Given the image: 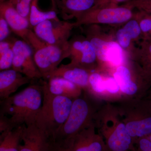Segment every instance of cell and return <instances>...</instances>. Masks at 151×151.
Listing matches in <instances>:
<instances>
[{
    "label": "cell",
    "mask_w": 151,
    "mask_h": 151,
    "mask_svg": "<svg viewBox=\"0 0 151 151\" xmlns=\"http://www.w3.org/2000/svg\"><path fill=\"white\" fill-rule=\"evenodd\" d=\"M43 97L42 85L32 84L19 93L1 100L0 133L35 123L42 106Z\"/></svg>",
    "instance_id": "obj_1"
},
{
    "label": "cell",
    "mask_w": 151,
    "mask_h": 151,
    "mask_svg": "<svg viewBox=\"0 0 151 151\" xmlns=\"http://www.w3.org/2000/svg\"><path fill=\"white\" fill-rule=\"evenodd\" d=\"M43 102L36 122L53 140L67 120L74 99L43 92Z\"/></svg>",
    "instance_id": "obj_2"
},
{
    "label": "cell",
    "mask_w": 151,
    "mask_h": 151,
    "mask_svg": "<svg viewBox=\"0 0 151 151\" xmlns=\"http://www.w3.org/2000/svg\"><path fill=\"white\" fill-rule=\"evenodd\" d=\"M93 109L85 96L73 100L69 116L55 135L52 142L65 147L76 135L92 124Z\"/></svg>",
    "instance_id": "obj_3"
},
{
    "label": "cell",
    "mask_w": 151,
    "mask_h": 151,
    "mask_svg": "<svg viewBox=\"0 0 151 151\" xmlns=\"http://www.w3.org/2000/svg\"><path fill=\"white\" fill-rule=\"evenodd\" d=\"M27 40L36 65L45 79L48 78L63 60L69 57V42L65 45L50 44L41 40L31 29Z\"/></svg>",
    "instance_id": "obj_4"
},
{
    "label": "cell",
    "mask_w": 151,
    "mask_h": 151,
    "mask_svg": "<svg viewBox=\"0 0 151 151\" xmlns=\"http://www.w3.org/2000/svg\"><path fill=\"white\" fill-rule=\"evenodd\" d=\"M133 9L122 5L116 6L92 8L76 18V27L92 24H119L133 18Z\"/></svg>",
    "instance_id": "obj_5"
},
{
    "label": "cell",
    "mask_w": 151,
    "mask_h": 151,
    "mask_svg": "<svg viewBox=\"0 0 151 151\" xmlns=\"http://www.w3.org/2000/svg\"><path fill=\"white\" fill-rule=\"evenodd\" d=\"M75 27L74 22L47 20L37 25L33 28V31L38 37L46 43L65 45L69 42L71 31Z\"/></svg>",
    "instance_id": "obj_6"
},
{
    "label": "cell",
    "mask_w": 151,
    "mask_h": 151,
    "mask_svg": "<svg viewBox=\"0 0 151 151\" xmlns=\"http://www.w3.org/2000/svg\"><path fill=\"white\" fill-rule=\"evenodd\" d=\"M14 52L12 68L25 76L31 80L42 78L36 65L31 47L24 40H10Z\"/></svg>",
    "instance_id": "obj_7"
},
{
    "label": "cell",
    "mask_w": 151,
    "mask_h": 151,
    "mask_svg": "<svg viewBox=\"0 0 151 151\" xmlns=\"http://www.w3.org/2000/svg\"><path fill=\"white\" fill-rule=\"evenodd\" d=\"M19 151H49L52 142L50 136L36 122L25 125Z\"/></svg>",
    "instance_id": "obj_8"
},
{
    "label": "cell",
    "mask_w": 151,
    "mask_h": 151,
    "mask_svg": "<svg viewBox=\"0 0 151 151\" xmlns=\"http://www.w3.org/2000/svg\"><path fill=\"white\" fill-rule=\"evenodd\" d=\"M92 124L70 141L64 147L67 151H109L102 137L95 134Z\"/></svg>",
    "instance_id": "obj_9"
},
{
    "label": "cell",
    "mask_w": 151,
    "mask_h": 151,
    "mask_svg": "<svg viewBox=\"0 0 151 151\" xmlns=\"http://www.w3.org/2000/svg\"><path fill=\"white\" fill-rule=\"evenodd\" d=\"M0 15L5 19L11 30L28 44V35L31 29L29 20L19 13L7 0H1Z\"/></svg>",
    "instance_id": "obj_10"
},
{
    "label": "cell",
    "mask_w": 151,
    "mask_h": 151,
    "mask_svg": "<svg viewBox=\"0 0 151 151\" xmlns=\"http://www.w3.org/2000/svg\"><path fill=\"white\" fill-rule=\"evenodd\" d=\"M104 136L109 151H129L134 149L135 141L128 133L124 123L116 124L114 129L105 132Z\"/></svg>",
    "instance_id": "obj_11"
},
{
    "label": "cell",
    "mask_w": 151,
    "mask_h": 151,
    "mask_svg": "<svg viewBox=\"0 0 151 151\" xmlns=\"http://www.w3.org/2000/svg\"><path fill=\"white\" fill-rule=\"evenodd\" d=\"M92 70L73 63L62 64L50 74L48 78L58 77L64 78L82 89L88 88L89 77Z\"/></svg>",
    "instance_id": "obj_12"
},
{
    "label": "cell",
    "mask_w": 151,
    "mask_h": 151,
    "mask_svg": "<svg viewBox=\"0 0 151 151\" xmlns=\"http://www.w3.org/2000/svg\"><path fill=\"white\" fill-rule=\"evenodd\" d=\"M44 81L42 91L53 96H63L74 99L81 95L82 88L61 77H51Z\"/></svg>",
    "instance_id": "obj_13"
},
{
    "label": "cell",
    "mask_w": 151,
    "mask_h": 151,
    "mask_svg": "<svg viewBox=\"0 0 151 151\" xmlns=\"http://www.w3.org/2000/svg\"><path fill=\"white\" fill-rule=\"evenodd\" d=\"M30 78L13 69L0 72V99L4 100L12 96L21 86L31 81Z\"/></svg>",
    "instance_id": "obj_14"
},
{
    "label": "cell",
    "mask_w": 151,
    "mask_h": 151,
    "mask_svg": "<svg viewBox=\"0 0 151 151\" xmlns=\"http://www.w3.org/2000/svg\"><path fill=\"white\" fill-rule=\"evenodd\" d=\"M115 37L120 46L129 53L134 47V42L142 40V32L137 20L133 17L117 31Z\"/></svg>",
    "instance_id": "obj_15"
},
{
    "label": "cell",
    "mask_w": 151,
    "mask_h": 151,
    "mask_svg": "<svg viewBox=\"0 0 151 151\" xmlns=\"http://www.w3.org/2000/svg\"><path fill=\"white\" fill-rule=\"evenodd\" d=\"M69 57L70 63L84 65L92 60L94 51L89 40L84 38H76L69 41Z\"/></svg>",
    "instance_id": "obj_16"
},
{
    "label": "cell",
    "mask_w": 151,
    "mask_h": 151,
    "mask_svg": "<svg viewBox=\"0 0 151 151\" xmlns=\"http://www.w3.org/2000/svg\"><path fill=\"white\" fill-rule=\"evenodd\" d=\"M97 0H55L62 18L65 21L78 17L89 10Z\"/></svg>",
    "instance_id": "obj_17"
},
{
    "label": "cell",
    "mask_w": 151,
    "mask_h": 151,
    "mask_svg": "<svg viewBox=\"0 0 151 151\" xmlns=\"http://www.w3.org/2000/svg\"><path fill=\"white\" fill-rule=\"evenodd\" d=\"M126 125L128 133L136 142L138 139L151 134V111L145 107L140 119L129 122Z\"/></svg>",
    "instance_id": "obj_18"
},
{
    "label": "cell",
    "mask_w": 151,
    "mask_h": 151,
    "mask_svg": "<svg viewBox=\"0 0 151 151\" xmlns=\"http://www.w3.org/2000/svg\"><path fill=\"white\" fill-rule=\"evenodd\" d=\"M129 53L130 59L151 74V40H141Z\"/></svg>",
    "instance_id": "obj_19"
},
{
    "label": "cell",
    "mask_w": 151,
    "mask_h": 151,
    "mask_svg": "<svg viewBox=\"0 0 151 151\" xmlns=\"http://www.w3.org/2000/svg\"><path fill=\"white\" fill-rule=\"evenodd\" d=\"M113 77L119 84L121 91L124 94L134 95L140 88L133 79L130 68L127 65L123 64L116 68Z\"/></svg>",
    "instance_id": "obj_20"
},
{
    "label": "cell",
    "mask_w": 151,
    "mask_h": 151,
    "mask_svg": "<svg viewBox=\"0 0 151 151\" xmlns=\"http://www.w3.org/2000/svg\"><path fill=\"white\" fill-rule=\"evenodd\" d=\"M25 125L19 126L0 135V151H19L23 131Z\"/></svg>",
    "instance_id": "obj_21"
},
{
    "label": "cell",
    "mask_w": 151,
    "mask_h": 151,
    "mask_svg": "<svg viewBox=\"0 0 151 151\" xmlns=\"http://www.w3.org/2000/svg\"><path fill=\"white\" fill-rule=\"evenodd\" d=\"M106 63L119 67L124 64L125 56L124 50L116 40L111 42L106 54Z\"/></svg>",
    "instance_id": "obj_22"
},
{
    "label": "cell",
    "mask_w": 151,
    "mask_h": 151,
    "mask_svg": "<svg viewBox=\"0 0 151 151\" xmlns=\"http://www.w3.org/2000/svg\"><path fill=\"white\" fill-rule=\"evenodd\" d=\"M14 52L10 40L0 42V70L10 69L12 66Z\"/></svg>",
    "instance_id": "obj_23"
},
{
    "label": "cell",
    "mask_w": 151,
    "mask_h": 151,
    "mask_svg": "<svg viewBox=\"0 0 151 151\" xmlns=\"http://www.w3.org/2000/svg\"><path fill=\"white\" fill-rule=\"evenodd\" d=\"M134 17L139 24L142 40H151V14L138 10L134 13Z\"/></svg>",
    "instance_id": "obj_24"
},
{
    "label": "cell",
    "mask_w": 151,
    "mask_h": 151,
    "mask_svg": "<svg viewBox=\"0 0 151 151\" xmlns=\"http://www.w3.org/2000/svg\"><path fill=\"white\" fill-rule=\"evenodd\" d=\"M97 93H102L105 91V80L99 72H92L89 77L88 88Z\"/></svg>",
    "instance_id": "obj_25"
},
{
    "label": "cell",
    "mask_w": 151,
    "mask_h": 151,
    "mask_svg": "<svg viewBox=\"0 0 151 151\" xmlns=\"http://www.w3.org/2000/svg\"><path fill=\"white\" fill-rule=\"evenodd\" d=\"M18 12L29 20L31 6L33 0H7Z\"/></svg>",
    "instance_id": "obj_26"
},
{
    "label": "cell",
    "mask_w": 151,
    "mask_h": 151,
    "mask_svg": "<svg viewBox=\"0 0 151 151\" xmlns=\"http://www.w3.org/2000/svg\"><path fill=\"white\" fill-rule=\"evenodd\" d=\"M123 5L132 9H137L139 11L151 14V0H129Z\"/></svg>",
    "instance_id": "obj_27"
},
{
    "label": "cell",
    "mask_w": 151,
    "mask_h": 151,
    "mask_svg": "<svg viewBox=\"0 0 151 151\" xmlns=\"http://www.w3.org/2000/svg\"><path fill=\"white\" fill-rule=\"evenodd\" d=\"M137 151H151V134L136 141Z\"/></svg>",
    "instance_id": "obj_28"
},
{
    "label": "cell",
    "mask_w": 151,
    "mask_h": 151,
    "mask_svg": "<svg viewBox=\"0 0 151 151\" xmlns=\"http://www.w3.org/2000/svg\"><path fill=\"white\" fill-rule=\"evenodd\" d=\"M105 90L111 94L118 93L120 89V86L114 77H110L105 79Z\"/></svg>",
    "instance_id": "obj_29"
},
{
    "label": "cell",
    "mask_w": 151,
    "mask_h": 151,
    "mask_svg": "<svg viewBox=\"0 0 151 151\" xmlns=\"http://www.w3.org/2000/svg\"><path fill=\"white\" fill-rule=\"evenodd\" d=\"M11 29L4 17L0 15V41L6 40L10 34Z\"/></svg>",
    "instance_id": "obj_30"
},
{
    "label": "cell",
    "mask_w": 151,
    "mask_h": 151,
    "mask_svg": "<svg viewBox=\"0 0 151 151\" xmlns=\"http://www.w3.org/2000/svg\"><path fill=\"white\" fill-rule=\"evenodd\" d=\"M129 0H97L95 5L92 8H101L104 7L116 6L119 4L125 3Z\"/></svg>",
    "instance_id": "obj_31"
},
{
    "label": "cell",
    "mask_w": 151,
    "mask_h": 151,
    "mask_svg": "<svg viewBox=\"0 0 151 151\" xmlns=\"http://www.w3.org/2000/svg\"><path fill=\"white\" fill-rule=\"evenodd\" d=\"M49 151H67V150L65 148L55 143L52 142Z\"/></svg>",
    "instance_id": "obj_32"
},
{
    "label": "cell",
    "mask_w": 151,
    "mask_h": 151,
    "mask_svg": "<svg viewBox=\"0 0 151 151\" xmlns=\"http://www.w3.org/2000/svg\"><path fill=\"white\" fill-rule=\"evenodd\" d=\"M147 94H148V96L146 101L145 105L146 107L151 111V89L149 90Z\"/></svg>",
    "instance_id": "obj_33"
}]
</instances>
